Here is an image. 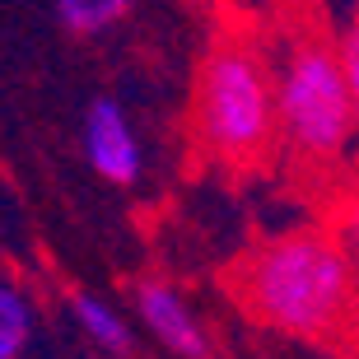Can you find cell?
Wrapping results in <instances>:
<instances>
[{
	"instance_id": "obj_4",
	"label": "cell",
	"mask_w": 359,
	"mask_h": 359,
	"mask_svg": "<svg viewBox=\"0 0 359 359\" xmlns=\"http://www.w3.org/2000/svg\"><path fill=\"white\" fill-rule=\"evenodd\" d=\"M80 145H84L89 168L103 177V182H112V187H135V182H140V173H145L140 135H135L126 107H121L117 98H107V93H98V98L84 107Z\"/></svg>"
},
{
	"instance_id": "obj_6",
	"label": "cell",
	"mask_w": 359,
	"mask_h": 359,
	"mask_svg": "<svg viewBox=\"0 0 359 359\" xmlns=\"http://www.w3.org/2000/svg\"><path fill=\"white\" fill-rule=\"evenodd\" d=\"M70 313L80 322V332L89 336L107 359H131L135 355V336H131V327H126V318H121L112 304H103L98 294H84V290L70 294Z\"/></svg>"
},
{
	"instance_id": "obj_10",
	"label": "cell",
	"mask_w": 359,
	"mask_h": 359,
	"mask_svg": "<svg viewBox=\"0 0 359 359\" xmlns=\"http://www.w3.org/2000/svg\"><path fill=\"white\" fill-rule=\"evenodd\" d=\"M355 28H359V0H355Z\"/></svg>"
},
{
	"instance_id": "obj_9",
	"label": "cell",
	"mask_w": 359,
	"mask_h": 359,
	"mask_svg": "<svg viewBox=\"0 0 359 359\" xmlns=\"http://www.w3.org/2000/svg\"><path fill=\"white\" fill-rule=\"evenodd\" d=\"M346 75H350V103H355V145H359V28L346 33Z\"/></svg>"
},
{
	"instance_id": "obj_1",
	"label": "cell",
	"mask_w": 359,
	"mask_h": 359,
	"mask_svg": "<svg viewBox=\"0 0 359 359\" xmlns=\"http://www.w3.org/2000/svg\"><path fill=\"white\" fill-rule=\"evenodd\" d=\"M262 28L276 75V159L294 163L299 173H332L359 149L346 33H336L308 0Z\"/></svg>"
},
{
	"instance_id": "obj_5",
	"label": "cell",
	"mask_w": 359,
	"mask_h": 359,
	"mask_svg": "<svg viewBox=\"0 0 359 359\" xmlns=\"http://www.w3.org/2000/svg\"><path fill=\"white\" fill-rule=\"evenodd\" d=\"M135 318L145 322V332L159 341L173 359H210V336L196 308L187 304V294L173 280L149 276L135 285Z\"/></svg>"
},
{
	"instance_id": "obj_2",
	"label": "cell",
	"mask_w": 359,
	"mask_h": 359,
	"mask_svg": "<svg viewBox=\"0 0 359 359\" xmlns=\"http://www.w3.org/2000/svg\"><path fill=\"white\" fill-rule=\"evenodd\" d=\"M191 140L201 159H210L224 173H252L280 154L276 75L262 24L219 19L205 38L191 80Z\"/></svg>"
},
{
	"instance_id": "obj_8",
	"label": "cell",
	"mask_w": 359,
	"mask_h": 359,
	"mask_svg": "<svg viewBox=\"0 0 359 359\" xmlns=\"http://www.w3.org/2000/svg\"><path fill=\"white\" fill-rule=\"evenodd\" d=\"M33 336V304L14 280H0V359H19Z\"/></svg>"
},
{
	"instance_id": "obj_7",
	"label": "cell",
	"mask_w": 359,
	"mask_h": 359,
	"mask_svg": "<svg viewBox=\"0 0 359 359\" xmlns=\"http://www.w3.org/2000/svg\"><path fill=\"white\" fill-rule=\"evenodd\" d=\"M56 5V24L70 38H103L131 14V0H52Z\"/></svg>"
},
{
	"instance_id": "obj_3",
	"label": "cell",
	"mask_w": 359,
	"mask_h": 359,
	"mask_svg": "<svg viewBox=\"0 0 359 359\" xmlns=\"http://www.w3.org/2000/svg\"><path fill=\"white\" fill-rule=\"evenodd\" d=\"M233 294L248 318L299 341H336L355 313L350 248L322 229L266 238L238 262Z\"/></svg>"
}]
</instances>
